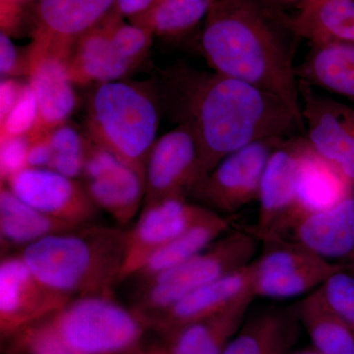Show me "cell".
<instances>
[{"instance_id":"1","label":"cell","mask_w":354,"mask_h":354,"mask_svg":"<svg viewBox=\"0 0 354 354\" xmlns=\"http://www.w3.org/2000/svg\"><path fill=\"white\" fill-rule=\"evenodd\" d=\"M169 86L179 124L189 127L196 139V185L223 158L248 144L271 137L288 138L305 129L277 95L218 72L177 67Z\"/></svg>"},{"instance_id":"2","label":"cell","mask_w":354,"mask_h":354,"mask_svg":"<svg viewBox=\"0 0 354 354\" xmlns=\"http://www.w3.org/2000/svg\"><path fill=\"white\" fill-rule=\"evenodd\" d=\"M297 39L265 0H216L205 20L201 48L213 71L277 95L304 124L293 65Z\"/></svg>"},{"instance_id":"3","label":"cell","mask_w":354,"mask_h":354,"mask_svg":"<svg viewBox=\"0 0 354 354\" xmlns=\"http://www.w3.org/2000/svg\"><path fill=\"white\" fill-rule=\"evenodd\" d=\"M127 230L90 225L50 235L19 255L46 286L70 299L113 295L120 283Z\"/></svg>"},{"instance_id":"4","label":"cell","mask_w":354,"mask_h":354,"mask_svg":"<svg viewBox=\"0 0 354 354\" xmlns=\"http://www.w3.org/2000/svg\"><path fill=\"white\" fill-rule=\"evenodd\" d=\"M158 123L157 99L148 86L114 81L95 85L91 94L88 139L144 174Z\"/></svg>"},{"instance_id":"5","label":"cell","mask_w":354,"mask_h":354,"mask_svg":"<svg viewBox=\"0 0 354 354\" xmlns=\"http://www.w3.org/2000/svg\"><path fill=\"white\" fill-rule=\"evenodd\" d=\"M260 243L252 230H230L194 257L142 283L134 309L148 325L192 291L251 264Z\"/></svg>"},{"instance_id":"6","label":"cell","mask_w":354,"mask_h":354,"mask_svg":"<svg viewBox=\"0 0 354 354\" xmlns=\"http://www.w3.org/2000/svg\"><path fill=\"white\" fill-rule=\"evenodd\" d=\"M60 339L77 354H113L139 348L148 325L134 308L118 304L113 295L70 300L48 317Z\"/></svg>"},{"instance_id":"7","label":"cell","mask_w":354,"mask_h":354,"mask_svg":"<svg viewBox=\"0 0 354 354\" xmlns=\"http://www.w3.org/2000/svg\"><path fill=\"white\" fill-rule=\"evenodd\" d=\"M285 139L258 140L230 153L195 186L190 195L202 206L223 216L258 201L268 160Z\"/></svg>"},{"instance_id":"8","label":"cell","mask_w":354,"mask_h":354,"mask_svg":"<svg viewBox=\"0 0 354 354\" xmlns=\"http://www.w3.org/2000/svg\"><path fill=\"white\" fill-rule=\"evenodd\" d=\"M264 251L252 262L254 297L286 299L320 288L344 263L330 262L285 241L263 244Z\"/></svg>"},{"instance_id":"9","label":"cell","mask_w":354,"mask_h":354,"mask_svg":"<svg viewBox=\"0 0 354 354\" xmlns=\"http://www.w3.org/2000/svg\"><path fill=\"white\" fill-rule=\"evenodd\" d=\"M215 213L178 198L143 205L138 221L127 230L120 281L134 277L160 248Z\"/></svg>"},{"instance_id":"10","label":"cell","mask_w":354,"mask_h":354,"mask_svg":"<svg viewBox=\"0 0 354 354\" xmlns=\"http://www.w3.org/2000/svg\"><path fill=\"white\" fill-rule=\"evenodd\" d=\"M70 298L51 290L30 270L19 254L0 262V333L8 339L64 307Z\"/></svg>"},{"instance_id":"11","label":"cell","mask_w":354,"mask_h":354,"mask_svg":"<svg viewBox=\"0 0 354 354\" xmlns=\"http://www.w3.org/2000/svg\"><path fill=\"white\" fill-rule=\"evenodd\" d=\"M91 200L120 225H127L145 200V174L91 141L82 174Z\"/></svg>"},{"instance_id":"12","label":"cell","mask_w":354,"mask_h":354,"mask_svg":"<svg viewBox=\"0 0 354 354\" xmlns=\"http://www.w3.org/2000/svg\"><path fill=\"white\" fill-rule=\"evenodd\" d=\"M306 137H288L272 152L261 181L259 215L252 232L261 243L274 241L295 215L300 162Z\"/></svg>"},{"instance_id":"13","label":"cell","mask_w":354,"mask_h":354,"mask_svg":"<svg viewBox=\"0 0 354 354\" xmlns=\"http://www.w3.org/2000/svg\"><path fill=\"white\" fill-rule=\"evenodd\" d=\"M2 185L44 215L79 227L92 223L99 212L82 181L51 169L26 167Z\"/></svg>"},{"instance_id":"14","label":"cell","mask_w":354,"mask_h":354,"mask_svg":"<svg viewBox=\"0 0 354 354\" xmlns=\"http://www.w3.org/2000/svg\"><path fill=\"white\" fill-rule=\"evenodd\" d=\"M298 85L309 145L354 181V109L316 94L304 81Z\"/></svg>"},{"instance_id":"15","label":"cell","mask_w":354,"mask_h":354,"mask_svg":"<svg viewBox=\"0 0 354 354\" xmlns=\"http://www.w3.org/2000/svg\"><path fill=\"white\" fill-rule=\"evenodd\" d=\"M199 153L196 139L184 124L157 139L145 165L144 204L186 199L197 184Z\"/></svg>"},{"instance_id":"16","label":"cell","mask_w":354,"mask_h":354,"mask_svg":"<svg viewBox=\"0 0 354 354\" xmlns=\"http://www.w3.org/2000/svg\"><path fill=\"white\" fill-rule=\"evenodd\" d=\"M114 4L115 0H38L30 53L68 59L78 39L106 19Z\"/></svg>"},{"instance_id":"17","label":"cell","mask_w":354,"mask_h":354,"mask_svg":"<svg viewBox=\"0 0 354 354\" xmlns=\"http://www.w3.org/2000/svg\"><path fill=\"white\" fill-rule=\"evenodd\" d=\"M272 241L288 242L330 262L346 263L354 253V189L329 209L295 216Z\"/></svg>"},{"instance_id":"18","label":"cell","mask_w":354,"mask_h":354,"mask_svg":"<svg viewBox=\"0 0 354 354\" xmlns=\"http://www.w3.org/2000/svg\"><path fill=\"white\" fill-rule=\"evenodd\" d=\"M252 263L201 286L148 321L162 334L214 315L252 293ZM254 297V295H253Z\"/></svg>"},{"instance_id":"19","label":"cell","mask_w":354,"mask_h":354,"mask_svg":"<svg viewBox=\"0 0 354 354\" xmlns=\"http://www.w3.org/2000/svg\"><path fill=\"white\" fill-rule=\"evenodd\" d=\"M39 106V123L32 135L46 134L66 123L75 111L77 95L67 58L55 53H30L26 64Z\"/></svg>"},{"instance_id":"20","label":"cell","mask_w":354,"mask_h":354,"mask_svg":"<svg viewBox=\"0 0 354 354\" xmlns=\"http://www.w3.org/2000/svg\"><path fill=\"white\" fill-rule=\"evenodd\" d=\"M247 295L214 315L185 324L165 335L167 354H221L245 321L254 300Z\"/></svg>"},{"instance_id":"21","label":"cell","mask_w":354,"mask_h":354,"mask_svg":"<svg viewBox=\"0 0 354 354\" xmlns=\"http://www.w3.org/2000/svg\"><path fill=\"white\" fill-rule=\"evenodd\" d=\"M108 17L81 37L70 53L67 64L74 84L95 86L123 80L134 68L113 44Z\"/></svg>"},{"instance_id":"22","label":"cell","mask_w":354,"mask_h":354,"mask_svg":"<svg viewBox=\"0 0 354 354\" xmlns=\"http://www.w3.org/2000/svg\"><path fill=\"white\" fill-rule=\"evenodd\" d=\"M272 9L288 31L312 44L354 41V0H315L295 15Z\"/></svg>"},{"instance_id":"23","label":"cell","mask_w":354,"mask_h":354,"mask_svg":"<svg viewBox=\"0 0 354 354\" xmlns=\"http://www.w3.org/2000/svg\"><path fill=\"white\" fill-rule=\"evenodd\" d=\"M299 329L295 306L267 309L243 323L221 354H288Z\"/></svg>"},{"instance_id":"24","label":"cell","mask_w":354,"mask_h":354,"mask_svg":"<svg viewBox=\"0 0 354 354\" xmlns=\"http://www.w3.org/2000/svg\"><path fill=\"white\" fill-rule=\"evenodd\" d=\"M77 227H80L44 215L21 201L6 185H1L0 242L2 256L10 255L16 249L19 253L34 242Z\"/></svg>"},{"instance_id":"25","label":"cell","mask_w":354,"mask_h":354,"mask_svg":"<svg viewBox=\"0 0 354 354\" xmlns=\"http://www.w3.org/2000/svg\"><path fill=\"white\" fill-rule=\"evenodd\" d=\"M353 189L354 181L318 155L308 143L300 162L297 207L291 218L301 214L329 209Z\"/></svg>"},{"instance_id":"26","label":"cell","mask_w":354,"mask_h":354,"mask_svg":"<svg viewBox=\"0 0 354 354\" xmlns=\"http://www.w3.org/2000/svg\"><path fill=\"white\" fill-rule=\"evenodd\" d=\"M295 75L354 101V41L312 44L304 62L295 66Z\"/></svg>"},{"instance_id":"27","label":"cell","mask_w":354,"mask_h":354,"mask_svg":"<svg viewBox=\"0 0 354 354\" xmlns=\"http://www.w3.org/2000/svg\"><path fill=\"white\" fill-rule=\"evenodd\" d=\"M230 227L232 223L227 216L214 214L160 248L132 278L139 279L144 283L158 274L183 264L227 234L232 230Z\"/></svg>"},{"instance_id":"28","label":"cell","mask_w":354,"mask_h":354,"mask_svg":"<svg viewBox=\"0 0 354 354\" xmlns=\"http://www.w3.org/2000/svg\"><path fill=\"white\" fill-rule=\"evenodd\" d=\"M300 325L320 354H354V335L325 301L319 288L295 304Z\"/></svg>"},{"instance_id":"29","label":"cell","mask_w":354,"mask_h":354,"mask_svg":"<svg viewBox=\"0 0 354 354\" xmlns=\"http://www.w3.org/2000/svg\"><path fill=\"white\" fill-rule=\"evenodd\" d=\"M216 0H157L147 12L129 20L153 36L174 38L192 30L206 18Z\"/></svg>"},{"instance_id":"30","label":"cell","mask_w":354,"mask_h":354,"mask_svg":"<svg viewBox=\"0 0 354 354\" xmlns=\"http://www.w3.org/2000/svg\"><path fill=\"white\" fill-rule=\"evenodd\" d=\"M46 135L53 153L50 169L71 178L82 176L91 140L67 122L53 128Z\"/></svg>"},{"instance_id":"31","label":"cell","mask_w":354,"mask_h":354,"mask_svg":"<svg viewBox=\"0 0 354 354\" xmlns=\"http://www.w3.org/2000/svg\"><path fill=\"white\" fill-rule=\"evenodd\" d=\"M14 354H77L57 334L48 317L11 337Z\"/></svg>"},{"instance_id":"32","label":"cell","mask_w":354,"mask_h":354,"mask_svg":"<svg viewBox=\"0 0 354 354\" xmlns=\"http://www.w3.org/2000/svg\"><path fill=\"white\" fill-rule=\"evenodd\" d=\"M108 19L113 44L123 57L137 66L152 46L153 32L143 26L125 22L113 12L109 14Z\"/></svg>"},{"instance_id":"33","label":"cell","mask_w":354,"mask_h":354,"mask_svg":"<svg viewBox=\"0 0 354 354\" xmlns=\"http://www.w3.org/2000/svg\"><path fill=\"white\" fill-rule=\"evenodd\" d=\"M319 291L354 335V274L342 270L325 281Z\"/></svg>"},{"instance_id":"34","label":"cell","mask_w":354,"mask_h":354,"mask_svg":"<svg viewBox=\"0 0 354 354\" xmlns=\"http://www.w3.org/2000/svg\"><path fill=\"white\" fill-rule=\"evenodd\" d=\"M39 106L36 95L29 82L25 84L18 101L10 113L0 121V137L26 136L36 131Z\"/></svg>"},{"instance_id":"35","label":"cell","mask_w":354,"mask_h":354,"mask_svg":"<svg viewBox=\"0 0 354 354\" xmlns=\"http://www.w3.org/2000/svg\"><path fill=\"white\" fill-rule=\"evenodd\" d=\"M31 136L0 137V176L1 185L18 171L28 167Z\"/></svg>"},{"instance_id":"36","label":"cell","mask_w":354,"mask_h":354,"mask_svg":"<svg viewBox=\"0 0 354 354\" xmlns=\"http://www.w3.org/2000/svg\"><path fill=\"white\" fill-rule=\"evenodd\" d=\"M31 145L28 153V167H37V169H50L53 162V150L48 135L39 134L31 136Z\"/></svg>"},{"instance_id":"37","label":"cell","mask_w":354,"mask_h":354,"mask_svg":"<svg viewBox=\"0 0 354 354\" xmlns=\"http://www.w3.org/2000/svg\"><path fill=\"white\" fill-rule=\"evenodd\" d=\"M18 50L8 32H0V73L2 78H7L16 73L19 68Z\"/></svg>"},{"instance_id":"38","label":"cell","mask_w":354,"mask_h":354,"mask_svg":"<svg viewBox=\"0 0 354 354\" xmlns=\"http://www.w3.org/2000/svg\"><path fill=\"white\" fill-rule=\"evenodd\" d=\"M25 84H21L12 78H2L0 83V121L10 113L14 104L19 99Z\"/></svg>"},{"instance_id":"39","label":"cell","mask_w":354,"mask_h":354,"mask_svg":"<svg viewBox=\"0 0 354 354\" xmlns=\"http://www.w3.org/2000/svg\"><path fill=\"white\" fill-rule=\"evenodd\" d=\"M28 0H0V21L1 31L12 34V31L19 25L22 6Z\"/></svg>"},{"instance_id":"40","label":"cell","mask_w":354,"mask_h":354,"mask_svg":"<svg viewBox=\"0 0 354 354\" xmlns=\"http://www.w3.org/2000/svg\"><path fill=\"white\" fill-rule=\"evenodd\" d=\"M157 0H115L113 12L122 19L131 20L147 12Z\"/></svg>"},{"instance_id":"41","label":"cell","mask_w":354,"mask_h":354,"mask_svg":"<svg viewBox=\"0 0 354 354\" xmlns=\"http://www.w3.org/2000/svg\"><path fill=\"white\" fill-rule=\"evenodd\" d=\"M143 354H167L165 351V346H156L155 348L149 349V351H144Z\"/></svg>"},{"instance_id":"42","label":"cell","mask_w":354,"mask_h":354,"mask_svg":"<svg viewBox=\"0 0 354 354\" xmlns=\"http://www.w3.org/2000/svg\"><path fill=\"white\" fill-rule=\"evenodd\" d=\"M344 264L346 265V269H348L349 272H354V253Z\"/></svg>"},{"instance_id":"43","label":"cell","mask_w":354,"mask_h":354,"mask_svg":"<svg viewBox=\"0 0 354 354\" xmlns=\"http://www.w3.org/2000/svg\"><path fill=\"white\" fill-rule=\"evenodd\" d=\"M288 354H320L318 351L314 348L311 349H304V351H295V353H290Z\"/></svg>"},{"instance_id":"44","label":"cell","mask_w":354,"mask_h":354,"mask_svg":"<svg viewBox=\"0 0 354 354\" xmlns=\"http://www.w3.org/2000/svg\"><path fill=\"white\" fill-rule=\"evenodd\" d=\"M313 1H315V0H298V2H297L298 9L301 8V7L306 6V4L311 3V2H313Z\"/></svg>"},{"instance_id":"45","label":"cell","mask_w":354,"mask_h":354,"mask_svg":"<svg viewBox=\"0 0 354 354\" xmlns=\"http://www.w3.org/2000/svg\"><path fill=\"white\" fill-rule=\"evenodd\" d=\"M144 351H141V349L136 348L133 349V351H127V353H113V354H143Z\"/></svg>"},{"instance_id":"46","label":"cell","mask_w":354,"mask_h":354,"mask_svg":"<svg viewBox=\"0 0 354 354\" xmlns=\"http://www.w3.org/2000/svg\"><path fill=\"white\" fill-rule=\"evenodd\" d=\"M270 2H276V3H293L298 2V0H269Z\"/></svg>"},{"instance_id":"47","label":"cell","mask_w":354,"mask_h":354,"mask_svg":"<svg viewBox=\"0 0 354 354\" xmlns=\"http://www.w3.org/2000/svg\"><path fill=\"white\" fill-rule=\"evenodd\" d=\"M353 274H354V272H353Z\"/></svg>"}]
</instances>
